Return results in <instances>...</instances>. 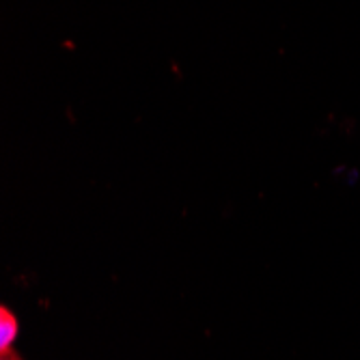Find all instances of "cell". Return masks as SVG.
Masks as SVG:
<instances>
[{"label":"cell","instance_id":"obj_2","mask_svg":"<svg viewBox=\"0 0 360 360\" xmlns=\"http://www.w3.org/2000/svg\"><path fill=\"white\" fill-rule=\"evenodd\" d=\"M0 354H3V358H0V360H22L13 349H7V352H0Z\"/></svg>","mask_w":360,"mask_h":360},{"label":"cell","instance_id":"obj_1","mask_svg":"<svg viewBox=\"0 0 360 360\" xmlns=\"http://www.w3.org/2000/svg\"><path fill=\"white\" fill-rule=\"evenodd\" d=\"M15 337H18V319L7 307H3L0 309V352L11 349Z\"/></svg>","mask_w":360,"mask_h":360}]
</instances>
